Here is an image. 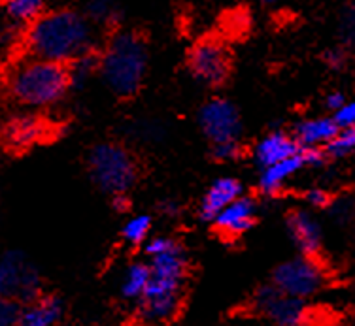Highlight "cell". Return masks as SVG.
Masks as SVG:
<instances>
[{"label":"cell","instance_id":"cell-16","mask_svg":"<svg viewBox=\"0 0 355 326\" xmlns=\"http://www.w3.org/2000/svg\"><path fill=\"white\" fill-rule=\"evenodd\" d=\"M62 302L55 296H38L23 304L17 326H55L62 319Z\"/></svg>","mask_w":355,"mask_h":326},{"label":"cell","instance_id":"cell-25","mask_svg":"<svg viewBox=\"0 0 355 326\" xmlns=\"http://www.w3.org/2000/svg\"><path fill=\"white\" fill-rule=\"evenodd\" d=\"M333 119L338 125V129H355V96L348 98L346 104L336 114H333Z\"/></svg>","mask_w":355,"mask_h":326},{"label":"cell","instance_id":"cell-13","mask_svg":"<svg viewBox=\"0 0 355 326\" xmlns=\"http://www.w3.org/2000/svg\"><path fill=\"white\" fill-rule=\"evenodd\" d=\"M255 219H257V202L252 197L242 194L239 200L227 206L212 223L214 228L223 238H240L255 224Z\"/></svg>","mask_w":355,"mask_h":326},{"label":"cell","instance_id":"cell-20","mask_svg":"<svg viewBox=\"0 0 355 326\" xmlns=\"http://www.w3.org/2000/svg\"><path fill=\"white\" fill-rule=\"evenodd\" d=\"M355 153V129H340L336 136L323 147V155L329 159H344Z\"/></svg>","mask_w":355,"mask_h":326},{"label":"cell","instance_id":"cell-32","mask_svg":"<svg viewBox=\"0 0 355 326\" xmlns=\"http://www.w3.org/2000/svg\"><path fill=\"white\" fill-rule=\"evenodd\" d=\"M161 211L174 215V213H178V204L176 202H164V204H161Z\"/></svg>","mask_w":355,"mask_h":326},{"label":"cell","instance_id":"cell-8","mask_svg":"<svg viewBox=\"0 0 355 326\" xmlns=\"http://www.w3.org/2000/svg\"><path fill=\"white\" fill-rule=\"evenodd\" d=\"M42 294V279L35 266L21 253L0 258V296L17 304H28Z\"/></svg>","mask_w":355,"mask_h":326},{"label":"cell","instance_id":"cell-17","mask_svg":"<svg viewBox=\"0 0 355 326\" xmlns=\"http://www.w3.org/2000/svg\"><path fill=\"white\" fill-rule=\"evenodd\" d=\"M338 125L333 117L306 119L295 127L293 138L302 150H323L338 132Z\"/></svg>","mask_w":355,"mask_h":326},{"label":"cell","instance_id":"cell-11","mask_svg":"<svg viewBox=\"0 0 355 326\" xmlns=\"http://www.w3.org/2000/svg\"><path fill=\"white\" fill-rule=\"evenodd\" d=\"M325 161V155H323V150H302L301 153L289 156L282 163H276L272 166H266L261 170L259 176V189L265 192V194H272V192H278V190L284 187V185L295 176L299 174L302 168L306 166H318Z\"/></svg>","mask_w":355,"mask_h":326},{"label":"cell","instance_id":"cell-27","mask_svg":"<svg viewBox=\"0 0 355 326\" xmlns=\"http://www.w3.org/2000/svg\"><path fill=\"white\" fill-rule=\"evenodd\" d=\"M340 33L348 46H355V8H349L346 10V14L342 15Z\"/></svg>","mask_w":355,"mask_h":326},{"label":"cell","instance_id":"cell-2","mask_svg":"<svg viewBox=\"0 0 355 326\" xmlns=\"http://www.w3.org/2000/svg\"><path fill=\"white\" fill-rule=\"evenodd\" d=\"M93 28L82 14L59 10L42 14L28 30L27 44L35 59L64 64L87 53Z\"/></svg>","mask_w":355,"mask_h":326},{"label":"cell","instance_id":"cell-30","mask_svg":"<svg viewBox=\"0 0 355 326\" xmlns=\"http://www.w3.org/2000/svg\"><path fill=\"white\" fill-rule=\"evenodd\" d=\"M36 134V127L35 125H31V123H21L19 127L14 130V138H17L19 142H28L31 138Z\"/></svg>","mask_w":355,"mask_h":326},{"label":"cell","instance_id":"cell-4","mask_svg":"<svg viewBox=\"0 0 355 326\" xmlns=\"http://www.w3.org/2000/svg\"><path fill=\"white\" fill-rule=\"evenodd\" d=\"M146 46L132 33H121L110 42L101 62L108 87L117 96H132L142 85L146 74Z\"/></svg>","mask_w":355,"mask_h":326},{"label":"cell","instance_id":"cell-18","mask_svg":"<svg viewBox=\"0 0 355 326\" xmlns=\"http://www.w3.org/2000/svg\"><path fill=\"white\" fill-rule=\"evenodd\" d=\"M151 281V270L148 260H135L130 262L127 268H125L123 278H121V285H119V291H121V296L129 302H140L146 291H148V285Z\"/></svg>","mask_w":355,"mask_h":326},{"label":"cell","instance_id":"cell-14","mask_svg":"<svg viewBox=\"0 0 355 326\" xmlns=\"http://www.w3.org/2000/svg\"><path fill=\"white\" fill-rule=\"evenodd\" d=\"M242 194H244V187L236 177H219L205 192L198 213L205 221H214L227 206H231Z\"/></svg>","mask_w":355,"mask_h":326},{"label":"cell","instance_id":"cell-29","mask_svg":"<svg viewBox=\"0 0 355 326\" xmlns=\"http://www.w3.org/2000/svg\"><path fill=\"white\" fill-rule=\"evenodd\" d=\"M346 100H348V98H346L344 93H340V91H333V93H329L327 98H325V106H327L333 114H336V111L346 104Z\"/></svg>","mask_w":355,"mask_h":326},{"label":"cell","instance_id":"cell-15","mask_svg":"<svg viewBox=\"0 0 355 326\" xmlns=\"http://www.w3.org/2000/svg\"><path fill=\"white\" fill-rule=\"evenodd\" d=\"M302 147L295 140L293 134L284 132V130H274L263 136L255 145V161L261 166V170L266 166H272L276 163H282L289 156L301 153Z\"/></svg>","mask_w":355,"mask_h":326},{"label":"cell","instance_id":"cell-12","mask_svg":"<svg viewBox=\"0 0 355 326\" xmlns=\"http://www.w3.org/2000/svg\"><path fill=\"white\" fill-rule=\"evenodd\" d=\"M287 230L302 257L320 260L321 249H323V232H321L318 219L312 213L302 210L289 211Z\"/></svg>","mask_w":355,"mask_h":326},{"label":"cell","instance_id":"cell-9","mask_svg":"<svg viewBox=\"0 0 355 326\" xmlns=\"http://www.w3.org/2000/svg\"><path fill=\"white\" fill-rule=\"evenodd\" d=\"M198 125L212 145L227 142H240L242 123L239 109L225 98H212L200 108Z\"/></svg>","mask_w":355,"mask_h":326},{"label":"cell","instance_id":"cell-31","mask_svg":"<svg viewBox=\"0 0 355 326\" xmlns=\"http://www.w3.org/2000/svg\"><path fill=\"white\" fill-rule=\"evenodd\" d=\"M327 62L329 66H333V69H340L342 64L346 62V55L342 53L340 49H333V51L327 53Z\"/></svg>","mask_w":355,"mask_h":326},{"label":"cell","instance_id":"cell-22","mask_svg":"<svg viewBox=\"0 0 355 326\" xmlns=\"http://www.w3.org/2000/svg\"><path fill=\"white\" fill-rule=\"evenodd\" d=\"M96 69V61L95 57H91V55H82L80 59H76L74 66L70 72V82L76 83H83L89 78V74Z\"/></svg>","mask_w":355,"mask_h":326},{"label":"cell","instance_id":"cell-33","mask_svg":"<svg viewBox=\"0 0 355 326\" xmlns=\"http://www.w3.org/2000/svg\"><path fill=\"white\" fill-rule=\"evenodd\" d=\"M265 4H274V2H280V0H263Z\"/></svg>","mask_w":355,"mask_h":326},{"label":"cell","instance_id":"cell-26","mask_svg":"<svg viewBox=\"0 0 355 326\" xmlns=\"http://www.w3.org/2000/svg\"><path fill=\"white\" fill-rule=\"evenodd\" d=\"M302 197H304V200H306V204L310 206V208H318V210H321V208H329V206L333 204L331 194H329L327 190L318 189V187L308 189Z\"/></svg>","mask_w":355,"mask_h":326},{"label":"cell","instance_id":"cell-23","mask_svg":"<svg viewBox=\"0 0 355 326\" xmlns=\"http://www.w3.org/2000/svg\"><path fill=\"white\" fill-rule=\"evenodd\" d=\"M242 155V143L240 142H227L212 145V156L219 163H227V161H234Z\"/></svg>","mask_w":355,"mask_h":326},{"label":"cell","instance_id":"cell-7","mask_svg":"<svg viewBox=\"0 0 355 326\" xmlns=\"http://www.w3.org/2000/svg\"><path fill=\"white\" fill-rule=\"evenodd\" d=\"M252 306L274 326H308L312 323V309L306 300L287 296L272 283L255 291Z\"/></svg>","mask_w":355,"mask_h":326},{"label":"cell","instance_id":"cell-24","mask_svg":"<svg viewBox=\"0 0 355 326\" xmlns=\"http://www.w3.org/2000/svg\"><path fill=\"white\" fill-rule=\"evenodd\" d=\"M19 309L17 302L0 296V326H17Z\"/></svg>","mask_w":355,"mask_h":326},{"label":"cell","instance_id":"cell-10","mask_svg":"<svg viewBox=\"0 0 355 326\" xmlns=\"http://www.w3.org/2000/svg\"><path fill=\"white\" fill-rule=\"evenodd\" d=\"M189 66L197 80L208 85H219L229 75V53L219 42L205 40L193 48Z\"/></svg>","mask_w":355,"mask_h":326},{"label":"cell","instance_id":"cell-19","mask_svg":"<svg viewBox=\"0 0 355 326\" xmlns=\"http://www.w3.org/2000/svg\"><path fill=\"white\" fill-rule=\"evenodd\" d=\"M151 223H153V219L146 213L135 215V217L127 219V223L121 228V236L130 245L146 244V239H150Z\"/></svg>","mask_w":355,"mask_h":326},{"label":"cell","instance_id":"cell-1","mask_svg":"<svg viewBox=\"0 0 355 326\" xmlns=\"http://www.w3.org/2000/svg\"><path fill=\"white\" fill-rule=\"evenodd\" d=\"M151 270L148 291L137 306V319L142 326H166L176 319L184 285L189 273L187 253L180 242L168 236H153L144 244Z\"/></svg>","mask_w":355,"mask_h":326},{"label":"cell","instance_id":"cell-6","mask_svg":"<svg viewBox=\"0 0 355 326\" xmlns=\"http://www.w3.org/2000/svg\"><path fill=\"white\" fill-rule=\"evenodd\" d=\"M270 283L287 296L308 300L325 287L327 273L320 260L301 255V257L282 262L274 270Z\"/></svg>","mask_w":355,"mask_h":326},{"label":"cell","instance_id":"cell-21","mask_svg":"<svg viewBox=\"0 0 355 326\" xmlns=\"http://www.w3.org/2000/svg\"><path fill=\"white\" fill-rule=\"evenodd\" d=\"M46 0H8V10L17 21L38 19L44 12Z\"/></svg>","mask_w":355,"mask_h":326},{"label":"cell","instance_id":"cell-3","mask_svg":"<svg viewBox=\"0 0 355 326\" xmlns=\"http://www.w3.org/2000/svg\"><path fill=\"white\" fill-rule=\"evenodd\" d=\"M70 72L64 64L42 59L21 62L12 72L10 89L15 100L27 106H49L67 93Z\"/></svg>","mask_w":355,"mask_h":326},{"label":"cell","instance_id":"cell-5","mask_svg":"<svg viewBox=\"0 0 355 326\" xmlns=\"http://www.w3.org/2000/svg\"><path fill=\"white\" fill-rule=\"evenodd\" d=\"M89 174L101 190L114 198L125 197L138 181V166L135 156L123 145L104 142L89 153Z\"/></svg>","mask_w":355,"mask_h":326},{"label":"cell","instance_id":"cell-28","mask_svg":"<svg viewBox=\"0 0 355 326\" xmlns=\"http://www.w3.org/2000/svg\"><path fill=\"white\" fill-rule=\"evenodd\" d=\"M110 14H112V8H110L106 0H93L91 6H89V15L95 21L108 19Z\"/></svg>","mask_w":355,"mask_h":326}]
</instances>
